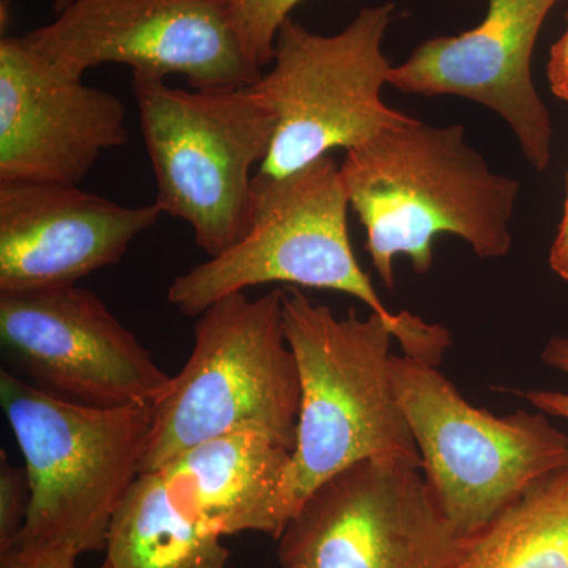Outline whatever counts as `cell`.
<instances>
[{"label":"cell","instance_id":"cell-1","mask_svg":"<svg viewBox=\"0 0 568 568\" xmlns=\"http://www.w3.org/2000/svg\"><path fill=\"white\" fill-rule=\"evenodd\" d=\"M339 171L387 290L395 286L396 256H406L418 275L432 271L440 234L463 239L481 260L510 252L518 182L489 168L463 125L416 119L347 151Z\"/></svg>","mask_w":568,"mask_h":568},{"label":"cell","instance_id":"cell-2","mask_svg":"<svg viewBox=\"0 0 568 568\" xmlns=\"http://www.w3.org/2000/svg\"><path fill=\"white\" fill-rule=\"evenodd\" d=\"M342 171L323 156L284 178L254 174L252 224L233 246L175 276L168 302L197 317L220 298L261 284L286 283L353 295L398 328L403 354L439 366L450 332L410 313H394L362 271L347 226Z\"/></svg>","mask_w":568,"mask_h":568},{"label":"cell","instance_id":"cell-3","mask_svg":"<svg viewBox=\"0 0 568 568\" xmlns=\"http://www.w3.org/2000/svg\"><path fill=\"white\" fill-rule=\"evenodd\" d=\"M282 308L301 376L297 444L286 480L290 519L321 484L355 463L394 458L422 469L390 379L398 328L355 308L335 316L294 286L283 290Z\"/></svg>","mask_w":568,"mask_h":568},{"label":"cell","instance_id":"cell-4","mask_svg":"<svg viewBox=\"0 0 568 568\" xmlns=\"http://www.w3.org/2000/svg\"><path fill=\"white\" fill-rule=\"evenodd\" d=\"M0 405L31 481L28 519L13 547L77 556L106 549L115 510L142 474L153 406L78 405L7 368Z\"/></svg>","mask_w":568,"mask_h":568},{"label":"cell","instance_id":"cell-5","mask_svg":"<svg viewBox=\"0 0 568 568\" xmlns=\"http://www.w3.org/2000/svg\"><path fill=\"white\" fill-rule=\"evenodd\" d=\"M283 290L227 295L196 317L194 345L153 405L142 473L233 432H257L294 452L301 376L283 327Z\"/></svg>","mask_w":568,"mask_h":568},{"label":"cell","instance_id":"cell-6","mask_svg":"<svg viewBox=\"0 0 568 568\" xmlns=\"http://www.w3.org/2000/svg\"><path fill=\"white\" fill-rule=\"evenodd\" d=\"M142 140L162 215L192 227L209 256L226 252L248 231L254 168L264 163L275 121L252 89H175L133 74Z\"/></svg>","mask_w":568,"mask_h":568},{"label":"cell","instance_id":"cell-7","mask_svg":"<svg viewBox=\"0 0 568 568\" xmlns=\"http://www.w3.org/2000/svg\"><path fill=\"white\" fill-rule=\"evenodd\" d=\"M390 379L426 484L463 540L568 467V436L540 410L493 416L466 402L437 366L405 354L392 355Z\"/></svg>","mask_w":568,"mask_h":568},{"label":"cell","instance_id":"cell-8","mask_svg":"<svg viewBox=\"0 0 568 568\" xmlns=\"http://www.w3.org/2000/svg\"><path fill=\"white\" fill-rule=\"evenodd\" d=\"M394 11V3L366 7L334 36L308 31L291 17L283 22L272 69L250 88L275 121L257 175L284 178L416 121L381 95L394 69L383 52Z\"/></svg>","mask_w":568,"mask_h":568},{"label":"cell","instance_id":"cell-9","mask_svg":"<svg viewBox=\"0 0 568 568\" xmlns=\"http://www.w3.org/2000/svg\"><path fill=\"white\" fill-rule=\"evenodd\" d=\"M24 39L80 80L104 63L159 80L179 74L197 91L252 88L263 77L242 48L230 0H73Z\"/></svg>","mask_w":568,"mask_h":568},{"label":"cell","instance_id":"cell-10","mask_svg":"<svg viewBox=\"0 0 568 568\" xmlns=\"http://www.w3.org/2000/svg\"><path fill=\"white\" fill-rule=\"evenodd\" d=\"M420 467L355 463L315 489L278 538L282 568H457L463 538Z\"/></svg>","mask_w":568,"mask_h":568},{"label":"cell","instance_id":"cell-11","mask_svg":"<svg viewBox=\"0 0 568 568\" xmlns=\"http://www.w3.org/2000/svg\"><path fill=\"white\" fill-rule=\"evenodd\" d=\"M0 346L9 372L78 405L153 406L171 383L85 287L0 294Z\"/></svg>","mask_w":568,"mask_h":568},{"label":"cell","instance_id":"cell-12","mask_svg":"<svg viewBox=\"0 0 568 568\" xmlns=\"http://www.w3.org/2000/svg\"><path fill=\"white\" fill-rule=\"evenodd\" d=\"M129 141L125 104L33 51L0 40V182L77 183Z\"/></svg>","mask_w":568,"mask_h":568},{"label":"cell","instance_id":"cell-13","mask_svg":"<svg viewBox=\"0 0 568 568\" xmlns=\"http://www.w3.org/2000/svg\"><path fill=\"white\" fill-rule=\"evenodd\" d=\"M559 0H488L484 21L459 36L418 44L394 67L390 82L417 95H458L504 119L537 171L551 162V115L532 81V52L549 11Z\"/></svg>","mask_w":568,"mask_h":568},{"label":"cell","instance_id":"cell-14","mask_svg":"<svg viewBox=\"0 0 568 568\" xmlns=\"http://www.w3.org/2000/svg\"><path fill=\"white\" fill-rule=\"evenodd\" d=\"M160 216L153 203L129 207L77 183L0 182V294L77 286Z\"/></svg>","mask_w":568,"mask_h":568},{"label":"cell","instance_id":"cell-15","mask_svg":"<svg viewBox=\"0 0 568 568\" xmlns=\"http://www.w3.org/2000/svg\"><path fill=\"white\" fill-rule=\"evenodd\" d=\"M293 452L257 432H233L186 448L160 467L179 507L222 536L278 540L290 523L286 480Z\"/></svg>","mask_w":568,"mask_h":568},{"label":"cell","instance_id":"cell-16","mask_svg":"<svg viewBox=\"0 0 568 568\" xmlns=\"http://www.w3.org/2000/svg\"><path fill=\"white\" fill-rule=\"evenodd\" d=\"M222 534L179 507L159 470L142 473L115 510L111 568H226Z\"/></svg>","mask_w":568,"mask_h":568},{"label":"cell","instance_id":"cell-17","mask_svg":"<svg viewBox=\"0 0 568 568\" xmlns=\"http://www.w3.org/2000/svg\"><path fill=\"white\" fill-rule=\"evenodd\" d=\"M457 568H568V467L538 480L463 540Z\"/></svg>","mask_w":568,"mask_h":568},{"label":"cell","instance_id":"cell-18","mask_svg":"<svg viewBox=\"0 0 568 568\" xmlns=\"http://www.w3.org/2000/svg\"><path fill=\"white\" fill-rule=\"evenodd\" d=\"M304 0H230L235 32L254 65L274 61L276 37L291 11Z\"/></svg>","mask_w":568,"mask_h":568},{"label":"cell","instance_id":"cell-19","mask_svg":"<svg viewBox=\"0 0 568 568\" xmlns=\"http://www.w3.org/2000/svg\"><path fill=\"white\" fill-rule=\"evenodd\" d=\"M31 481L28 469L14 466L0 452V552L13 547L28 519Z\"/></svg>","mask_w":568,"mask_h":568},{"label":"cell","instance_id":"cell-20","mask_svg":"<svg viewBox=\"0 0 568 568\" xmlns=\"http://www.w3.org/2000/svg\"><path fill=\"white\" fill-rule=\"evenodd\" d=\"M541 361L549 368L568 375V338L566 336H552L541 353ZM525 398L540 413L549 417H559L568 422V392L558 390H525L515 392Z\"/></svg>","mask_w":568,"mask_h":568},{"label":"cell","instance_id":"cell-21","mask_svg":"<svg viewBox=\"0 0 568 568\" xmlns=\"http://www.w3.org/2000/svg\"><path fill=\"white\" fill-rule=\"evenodd\" d=\"M77 555L61 549L13 547L0 552V568H77Z\"/></svg>","mask_w":568,"mask_h":568},{"label":"cell","instance_id":"cell-22","mask_svg":"<svg viewBox=\"0 0 568 568\" xmlns=\"http://www.w3.org/2000/svg\"><path fill=\"white\" fill-rule=\"evenodd\" d=\"M548 81L551 92L568 102V24L564 36L552 44L549 52Z\"/></svg>","mask_w":568,"mask_h":568},{"label":"cell","instance_id":"cell-23","mask_svg":"<svg viewBox=\"0 0 568 568\" xmlns=\"http://www.w3.org/2000/svg\"><path fill=\"white\" fill-rule=\"evenodd\" d=\"M549 267L559 278L568 283V175H567V197L564 205L562 222L559 224L558 234L549 250Z\"/></svg>","mask_w":568,"mask_h":568},{"label":"cell","instance_id":"cell-24","mask_svg":"<svg viewBox=\"0 0 568 568\" xmlns=\"http://www.w3.org/2000/svg\"><path fill=\"white\" fill-rule=\"evenodd\" d=\"M73 0H54V10L55 13H61L63 9L70 6Z\"/></svg>","mask_w":568,"mask_h":568},{"label":"cell","instance_id":"cell-25","mask_svg":"<svg viewBox=\"0 0 568 568\" xmlns=\"http://www.w3.org/2000/svg\"><path fill=\"white\" fill-rule=\"evenodd\" d=\"M100 568H111V566H110V564L104 562V564H103V566H102V567H100Z\"/></svg>","mask_w":568,"mask_h":568}]
</instances>
